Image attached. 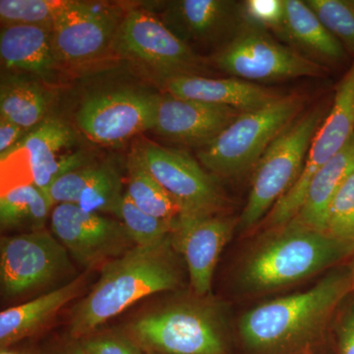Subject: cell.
Instances as JSON below:
<instances>
[{"mask_svg":"<svg viewBox=\"0 0 354 354\" xmlns=\"http://www.w3.org/2000/svg\"><path fill=\"white\" fill-rule=\"evenodd\" d=\"M75 141L71 127L64 121L50 118L39 123L12 149L29 167L34 185L46 194L58 177L87 165L84 153H67Z\"/></svg>","mask_w":354,"mask_h":354,"instance_id":"obj_16","label":"cell"},{"mask_svg":"<svg viewBox=\"0 0 354 354\" xmlns=\"http://www.w3.org/2000/svg\"><path fill=\"white\" fill-rule=\"evenodd\" d=\"M135 153L176 203L180 216L218 215L225 206L215 181L187 153L153 143H144Z\"/></svg>","mask_w":354,"mask_h":354,"instance_id":"obj_9","label":"cell"},{"mask_svg":"<svg viewBox=\"0 0 354 354\" xmlns=\"http://www.w3.org/2000/svg\"><path fill=\"white\" fill-rule=\"evenodd\" d=\"M353 291L349 267L333 269L309 290L266 302L244 314L239 322L241 339L258 353L304 348L322 335Z\"/></svg>","mask_w":354,"mask_h":354,"instance_id":"obj_1","label":"cell"},{"mask_svg":"<svg viewBox=\"0 0 354 354\" xmlns=\"http://www.w3.org/2000/svg\"><path fill=\"white\" fill-rule=\"evenodd\" d=\"M26 130L11 121L0 120V157L6 155L16 144L24 138Z\"/></svg>","mask_w":354,"mask_h":354,"instance_id":"obj_36","label":"cell"},{"mask_svg":"<svg viewBox=\"0 0 354 354\" xmlns=\"http://www.w3.org/2000/svg\"><path fill=\"white\" fill-rule=\"evenodd\" d=\"M80 344L86 354H143L136 342L122 335L90 337Z\"/></svg>","mask_w":354,"mask_h":354,"instance_id":"obj_34","label":"cell"},{"mask_svg":"<svg viewBox=\"0 0 354 354\" xmlns=\"http://www.w3.org/2000/svg\"><path fill=\"white\" fill-rule=\"evenodd\" d=\"M122 196V183L118 172L108 165H100L77 205L88 213L106 212L114 215Z\"/></svg>","mask_w":354,"mask_h":354,"instance_id":"obj_29","label":"cell"},{"mask_svg":"<svg viewBox=\"0 0 354 354\" xmlns=\"http://www.w3.org/2000/svg\"><path fill=\"white\" fill-rule=\"evenodd\" d=\"M353 134L354 60L337 86L329 113L314 136L301 174L267 216L270 230L286 225L297 216L312 177L346 145Z\"/></svg>","mask_w":354,"mask_h":354,"instance_id":"obj_7","label":"cell"},{"mask_svg":"<svg viewBox=\"0 0 354 354\" xmlns=\"http://www.w3.org/2000/svg\"><path fill=\"white\" fill-rule=\"evenodd\" d=\"M160 97L130 90L88 97L77 113V123L95 143H122L140 132L153 129Z\"/></svg>","mask_w":354,"mask_h":354,"instance_id":"obj_13","label":"cell"},{"mask_svg":"<svg viewBox=\"0 0 354 354\" xmlns=\"http://www.w3.org/2000/svg\"><path fill=\"white\" fill-rule=\"evenodd\" d=\"M283 35L316 57L330 62L344 57L341 41L326 29L305 1L285 0Z\"/></svg>","mask_w":354,"mask_h":354,"instance_id":"obj_22","label":"cell"},{"mask_svg":"<svg viewBox=\"0 0 354 354\" xmlns=\"http://www.w3.org/2000/svg\"><path fill=\"white\" fill-rule=\"evenodd\" d=\"M66 0H1L0 18L4 25H37L53 28Z\"/></svg>","mask_w":354,"mask_h":354,"instance_id":"obj_28","label":"cell"},{"mask_svg":"<svg viewBox=\"0 0 354 354\" xmlns=\"http://www.w3.org/2000/svg\"><path fill=\"white\" fill-rule=\"evenodd\" d=\"M237 109L167 95L158 99L153 130L172 141L207 145L241 114Z\"/></svg>","mask_w":354,"mask_h":354,"instance_id":"obj_17","label":"cell"},{"mask_svg":"<svg viewBox=\"0 0 354 354\" xmlns=\"http://www.w3.org/2000/svg\"><path fill=\"white\" fill-rule=\"evenodd\" d=\"M129 180L127 194L135 206L160 220L176 221L180 211L167 191L153 178L133 152L128 162Z\"/></svg>","mask_w":354,"mask_h":354,"instance_id":"obj_25","label":"cell"},{"mask_svg":"<svg viewBox=\"0 0 354 354\" xmlns=\"http://www.w3.org/2000/svg\"><path fill=\"white\" fill-rule=\"evenodd\" d=\"M48 108V97L37 84L10 78L1 84V118L28 130L38 127Z\"/></svg>","mask_w":354,"mask_h":354,"instance_id":"obj_23","label":"cell"},{"mask_svg":"<svg viewBox=\"0 0 354 354\" xmlns=\"http://www.w3.org/2000/svg\"><path fill=\"white\" fill-rule=\"evenodd\" d=\"M85 281V276L82 274L57 290L2 311L0 313L1 348H7L36 332L55 316L58 310L81 292Z\"/></svg>","mask_w":354,"mask_h":354,"instance_id":"obj_21","label":"cell"},{"mask_svg":"<svg viewBox=\"0 0 354 354\" xmlns=\"http://www.w3.org/2000/svg\"><path fill=\"white\" fill-rule=\"evenodd\" d=\"M167 88L174 97L227 106L241 113L257 111L283 97L270 88L239 78L177 76L167 79Z\"/></svg>","mask_w":354,"mask_h":354,"instance_id":"obj_18","label":"cell"},{"mask_svg":"<svg viewBox=\"0 0 354 354\" xmlns=\"http://www.w3.org/2000/svg\"><path fill=\"white\" fill-rule=\"evenodd\" d=\"M329 108L319 104L292 121L274 139L253 169L251 189L239 218L247 232L269 215L304 169L310 146Z\"/></svg>","mask_w":354,"mask_h":354,"instance_id":"obj_4","label":"cell"},{"mask_svg":"<svg viewBox=\"0 0 354 354\" xmlns=\"http://www.w3.org/2000/svg\"><path fill=\"white\" fill-rule=\"evenodd\" d=\"M305 2L326 29L354 53V0H307Z\"/></svg>","mask_w":354,"mask_h":354,"instance_id":"obj_30","label":"cell"},{"mask_svg":"<svg viewBox=\"0 0 354 354\" xmlns=\"http://www.w3.org/2000/svg\"><path fill=\"white\" fill-rule=\"evenodd\" d=\"M242 14L250 27L283 34L285 0H247L242 4Z\"/></svg>","mask_w":354,"mask_h":354,"instance_id":"obj_33","label":"cell"},{"mask_svg":"<svg viewBox=\"0 0 354 354\" xmlns=\"http://www.w3.org/2000/svg\"><path fill=\"white\" fill-rule=\"evenodd\" d=\"M349 270L351 272V278H353V286H354V255L351 257V264L349 266Z\"/></svg>","mask_w":354,"mask_h":354,"instance_id":"obj_38","label":"cell"},{"mask_svg":"<svg viewBox=\"0 0 354 354\" xmlns=\"http://www.w3.org/2000/svg\"><path fill=\"white\" fill-rule=\"evenodd\" d=\"M297 94L283 95L257 111L242 113L198 153L200 162L223 177H236L254 169L274 139L304 109Z\"/></svg>","mask_w":354,"mask_h":354,"instance_id":"obj_5","label":"cell"},{"mask_svg":"<svg viewBox=\"0 0 354 354\" xmlns=\"http://www.w3.org/2000/svg\"><path fill=\"white\" fill-rule=\"evenodd\" d=\"M124 225L136 246H149L164 241L171 234L176 221L160 220L148 215L133 204L127 193L114 212Z\"/></svg>","mask_w":354,"mask_h":354,"instance_id":"obj_27","label":"cell"},{"mask_svg":"<svg viewBox=\"0 0 354 354\" xmlns=\"http://www.w3.org/2000/svg\"><path fill=\"white\" fill-rule=\"evenodd\" d=\"M234 221L218 215L178 216L171 232L172 245L187 265L196 295H208L223 247L234 232Z\"/></svg>","mask_w":354,"mask_h":354,"instance_id":"obj_15","label":"cell"},{"mask_svg":"<svg viewBox=\"0 0 354 354\" xmlns=\"http://www.w3.org/2000/svg\"><path fill=\"white\" fill-rule=\"evenodd\" d=\"M354 171V134L346 145L312 177L304 203L292 220L325 232L330 204L346 178Z\"/></svg>","mask_w":354,"mask_h":354,"instance_id":"obj_20","label":"cell"},{"mask_svg":"<svg viewBox=\"0 0 354 354\" xmlns=\"http://www.w3.org/2000/svg\"><path fill=\"white\" fill-rule=\"evenodd\" d=\"M99 169L100 165H87L58 177L46 193L51 204H78L84 189Z\"/></svg>","mask_w":354,"mask_h":354,"instance_id":"obj_32","label":"cell"},{"mask_svg":"<svg viewBox=\"0 0 354 354\" xmlns=\"http://www.w3.org/2000/svg\"><path fill=\"white\" fill-rule=\"evenodd\" d=\"M171 234L149 246H134L106 263L90 293L74 307L72 337H82L142 298L176 290L181 281Z\"/></svg>","mask_w":354,"mask_h":354,"instance_id":"obj_2","label":"cell"},{"mask_svg":"<svg viewBox=\"0 0 354 354\" xmlns=\"http://www.w3.org/2000/svg\"><path fill=\"white\" fill-rule=\"evenodd\" d=\"M1 354H14V353H9V351H2Z\"/></svg>","mask_w":354,"mask_h":354,"instance_id":"obj_39","label":"cell"},{"mask_svg":"<svg viewBox=\"0 0 354 354\" xmlns=\"http://www.w3.org/2000/svg\"><path fill=\"white\" fill-rule=\"evenodd\" d=\"M136 341L164 354H225L220 326L211 310L193 304L169 306L133 323Z\"/></svg>","mask_w":354,"mask_h":354,"instance_id":"obj_6","label":"cell"},{"mask_svg":"<svg viewBox=\"0 0 354 354\" xmlns=\"http://www.w3.org/2000/svg\"><path fill=\"white\" fill-rule=\"evenodd\" d=\"M232 3L221 0H183L172 4L171 18L180 32L201 39L215 34L227 22Z\"/></svg>","mask_w":354,"mask_h":354,"instance_id":"obj_26","label":"cell"},{"mask_svg":"<svg viewBox=\"0 0 354 354\" xmlns=\"http://www.w3.org/2000/svg\"><path fill=\"white\" fill-rule=\"evenodd\" d=\"M242 266L239 283L249 292L295 285L354 255V243L291 220L274 228Z\"/></svg>","mask_w":354,"mask_h":354,"instance_id":"obj_3","label":"cell"},{"mask_svg":"<svg viewBox=\"0 0 354 354\" xmlns=\"http://www.w3.org/2000/svg\"><path fill=\"white\" fill-rule=\"evenodd\" d=\"M68 251L44 230L1 237L2 293L15 297L46 286L69 272Z\"/></svg>","mask_w":354,"mask_h":354,"instance_id":"obj_10","label":"cell"},{"mask_svg":"<svg viewBox=\"0 0 354 354\" xmlns=\"http://www.w3.org/2000/svg\"><path fill=\"white\" fill-rule=\"evenodd\" d=\"M115 43L121 53L167 79L196 75L202 68L201 59L190 46L146 11L131 10L127 14L118 27Z\"/></svg>","mask_w":354,"mask_h":354,"instance_id":"obj_11","label":"cell"},{"mask_svg":"<svg viewBox=\"0 0 354 354\" xmlns=\"http://www.w3.org/2000/svg\"><path fill=\"white\" fill-rule=\"evenodd\" d=\"M325 234L354 243V171L342 184L330 204Z\"/></svg>","mask_w":354,"mask_h":354,"instance_id":"obj_31","label":"cell"},{"mask_svg":"<svg viewBox=\"0 0 354 354\" xmlns=\"http://www.w3.org/2000/svg\"><path fill=\"white\" fill-rule=\"evenodd\" d=\"M337 326L339 354H354V291L341 306Z\"/></svg>","mask_w":354,"mask_h":354,"instance_id":"obj_35","label":"cell"},{"mask_svg":"<svg viewBox=\"0 0 354 354\" xmlns=\"http://www.w3.org/2000/svg\"><path fill=\"white\" fill-rule=\"evenodd\" d=\"M215 62L223 71L248 82L320 77L325 72L318 62L277 43L264 31L250 26L216 55Z\"/></svg>","mask_w":354,"mask_h":354,"instance_id":"obj_8","label":"cell"},{"mask_svg":"<svg viewBox=\"0 0 354 354\" xmlns=\"http://www.w3.org/2000/svg\"><path fill=\"white\" fill-rule=\"evenodd\" d=\"M0 55L8 68L31 72L41 78L50 76L55 64L53 28L4 26L0 35Z\"/></svg>","mask_w":354,"mask_h":354,"instance_id":"obj_19","label":"cell"},{"mask_svg":"<svg viewBox=\"0 0 354 354\" xmlns=\"http://www.w3.org/2000/svg\"><path fill=\"white\" fill-rule=\"evenodd\" d=\"M115 13L106 6L69 1L53 24L55 57L82 64L99 57L118 34Z\"/></svg>","mask_w":354,"mask_h":354,"instance_id":"obj_14","label":"cell"},{"mask_svg":"<svg viewBox=\"0 0 354 354\" xmlns=\"http://www.w3.org/2000/svg\"><path fill=\"white\" fill-rule=\"evenodd\" d=\"M55 354H86L85 351H83L81 344H72L68 348L62 349V351H58Z\"/></svg>","mask_w":354,"mask_h":354,"instance_id":"obj_37","label":"cell"},{"mask_svg":"<svg viewBox=\"0 0 354 354\" xmlns=\"http://www.w3.org/2000/svg\"><path fill=\"white\" fill-rule=\"evenodd\" d=\"M50 223L58 241L88 269L109 258L116 259L136 246L121 221L88 213L78 205H57Z\"/></svg>","mask_w":354,"mask_h":354,"instance_id":"obj_12","label":"cell"},{"mask_svg":"<svg viewBox=\"0 0 354 354\" xmlns=\"http://www.w3.org/2000/svg\"><path fill=\"white\" fill-rule=\"evenodd\" d=\"M51 202L48 195L35 185H25L0 195V223L2 228L41 230Z\"/></svg>","mask_w":354,"mask_h":354,"instance_id":"obj_24","label":"cell"}]
</instances>
